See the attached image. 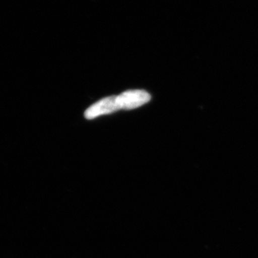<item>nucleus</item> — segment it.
<instances>
[{"label": "nucleus", "instance_id": "obj_1", "mask_svg": "<svg viewBox=\"0 0 258 258\" xmlns=\"http://www.w3.org/2000/svg\"><path fill=\"white\" fill-rule=\"evenodd\" d=\"M151 100V96L143 90H131L117 96L120 110H132L143 106Z\"/></svg>", "mask_w": 258, "mask_h": 258}, {"label": "nucleus", "instance_id": "obj_2", "mask_svg": "<svg viewBox=\"0 0 258 258\" xmlns=\"http://www.w3.org/2000/svg\"><path fill=\"white\" fill-rule=\"evenodd\" d=\"M120 110L117 101V96L106 97L92 105L85 111V117L87 119H93L101 115L109 114Z\"/></svg>", "mask_w": 258, "mask_h": 258}]
</instances>
